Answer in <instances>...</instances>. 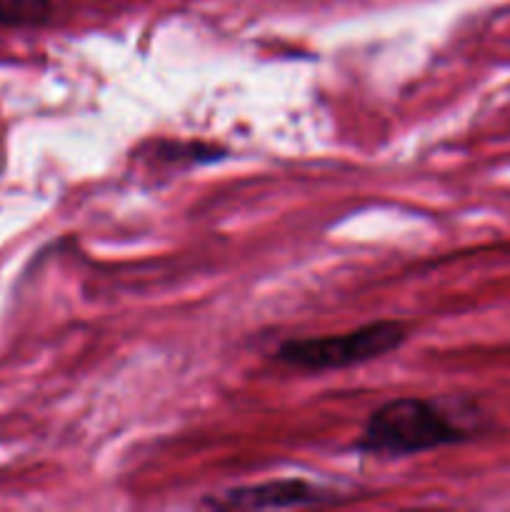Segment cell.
I'll return each mask as SVG.
<instances>
[{"mask_svg": "<svg viewBox=\"0 0 510 512\" xmlns=\"http://www.w3.org/2000/svg\"><path fill=\"white\" fill-rule=\"evenodd\" d=\"M478 405L465 400L393 398L365 418L353 450L378 460H403L430 450L463 445L483 435Z\"/></svg>", "mask_w": 510, "mask_h": 512, "instance_id": "cell-1", "label": "cell"}, {"mask_svg": "<svg viewBox=\"0 0 510 512\" xmlns=\"http://www.w3.org/2000/svg\"><path fill=\"white\" fill-rule=\"evenodd\" d=\"M410 325L403 320H370L360 328L323 338H288L275 348V363L300 373H330L365 365L403 348Z\"/></svg>", "mask_w": 510, "mask_h": 512, "instance_id": "cell-2", "label": "cell"}, {"mask_svg": "<svg viewBox=\"0 0 510 512\" xmlns=\"http://www.w3.org/2000/svg\"><path fill=\"white\" fill-rule=\"evenodd\" d=\"M338 490L325 488L305 478H275L265 483L240 485L225 490L223 495H210L203 503L213 510H285V508H320V505H338Z\"/></svg>", "mask_w": 510, "mask_h": 512, "instance_id": "cell-3", "label": "cell"}, {"mask_svg": "<svg viewBox=\"0 0 510 512\" xmlns=\"http://www.w3.org/2000/svg\"><path fill=\"white\" fill-rule=\"evenodd\" d=\"M230 155V150L210 140H180V138H155L148 148L140 150L148 170L153 173H185L200 165L220 163Z\"/></svg>", "mask_w": 510, "mask_h": 512, "instance_id": "cell-4", "label": "cell"}, {"mask_svg": "<svg viewBox=\"0 0 510 512\" xmlns=\"http://www.w3.org/2000/svg\"><path fill=\"white\" fill-rule=\"evenodd\" d=\"M53 0H0V28L35 30L53 20Z\"/></svg>", "mask_w": 510, "mask_h": 512, "instance_id": "cell-5", "label": "cell"}]
</instances>
